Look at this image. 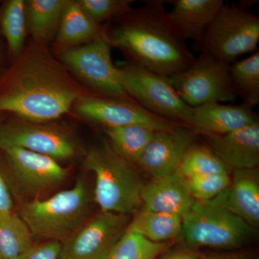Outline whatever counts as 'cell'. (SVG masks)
Listing matches in <instances>:
<instances>
[{
  "label": "cell",
  "instance_id": "6da1fadb",
  "mask_svg": "<svg viewBox=\"0 0 259 259\" xmlns=\"http://www.w3.org/2000/svg\"><path fill=\"white\" fill-rule=\"evenodd\" d=\"M46 46L32 40L0 84V112L36 122L56 120L84 96Z\"/></svg>",
  "mask_w": 259,
  "mask_h": 259
},
{
  "label": "cell",
  "instance_id": "7a4b0ae2",
  "mask_svg": "<svg viewBox=\"0 0 259 259\" xmlns=\"http://www.w3.org/2000/svg\"><path fill=\"white\" fill-rule=\"evenodd\" d=\"M164 1H147L118 18L122 21L110 34V45L127 54L134 64L163 76L187 69L195 57L171 28Z\"/></svg>",
  "mask_w": 259,
  "mask_h": 259
},
{
  "label": "cell",
  "instance_id": "3957f363",
  "mask_svg": "<svg viewBox=\"0 0 259 259\" xmlns=\"http://www.w3.org/2000/svg\"><path fill=\"white\" fill-rule=\"evenodd\" d=\"M83 166L96 177L95 199L101 211L129 215L141 208L144 183L133 164L117 155L108 141L89 150Z\"/></svg>",
  "mask_w": 259,
  "mask_h": 259
},
{
  "label": "cell",
  "instance_id": "277c9868",
  "mask_svg": "<svg viewBox=\"0 0 259 259\" xmlns=\"http://www.w3.org/2000/svg\"><path fill=\"white\" fill-rule=\"evenodd\" d=\"M90 199L86 183L78 180L69 190L58 192L49 198L26 202L18 214L33 238L63 243L85 223Z\"/></svg>",
  "mask_w": 259,
  "mask_h": 259
},
{
  "label": "cell",
  "instance_id": "5b68a950",
  "mask_svg": "<svg viewBox=\"0 0 259 259\" xmlns=\"http://www.w3.org/2000/svg\"><path fill=\"white\" fill-rule=\"evenodd\" d=\"M227 189L209 200L195 201L182 216V236L188 244L233 249L255 234V228L228 208Z\"/></svg>",
  "mask_w": 259,
  "mask_h": 259
},
{
  "label": "cell",
  "instance_id": "8992f818",
  "mask_svg": "<svg viewBox=\"0 0 259 259\" xmlns=\"http://www.w3.org/2000/svg\"><path fill=\"white\" fill-rule=\"evenodd\" d=\"M259 42V17L245 5L225 3L199 40L202 52L231 64L253 52Z\"/></svg>",
  "mask_w": 259,
  "mask_h": 259
},
{
  "label": "cell",
  "instance_id": "52a82bcc",
  "mask_svg": "<svg viewBox=\"0 0 259 259\" xmlns=\"http://www.w3.org/2000/svg\"><path fill=\"white\" fill-rule=\"evenodd\" d=\"M118 70L126 93L141 107L164 120L190 127L192 107L179 96L168 76L134 63Z\"/></svg>",
  "mask_w": 259,
  "mask_h": 259
},
{
  "label": "cell",
  "instance_id": "ba28073f",
  "mask_svg": "<svg viewBox=\"0 0 259 259\" xmlns=\"http://www.w3.org/2000/svg\"><path fill=\"white\" fill-rule=\"evenodd\" d=\"M230 67L231 64L202 52L187 69L168 78L179 96L191 107L233 102L236 94L230 77Z\"/></svg>",
  "mask_w": 259,
  "mask_h": 259
},
{
  "label": "cell",
  "instance_id": "9c48e42d",
  "mask_svg": "<svg viewBox=\"0 0 259 259\" xmlns=\"http://www.w3.org/2000/svg\"><path fill=\"white\" fill-rule=\"evenodd\" d=\"M111 47L105 32L95 41L59 53V59L96 95L131 98L112 61Z\"/></svg>",
  "mask_w": 259,
  "mask_h": 259
},
{
  "label": "cell",
  "instance_id": "30bf717a",
  "mask_svg": "<svg viewBox=\"0 0 259 259\" xmlns=\"http://www.w3.org/2000/svg\"><path fill=\"white\" fill-rule=\"evenodd\" d=\"M129 223L128 214L101 211L62 243L59 259H107Z\"/></svg>",
  "mask_w": 259,
  "mask_h": 259
},
{
  "label": "cell",
  "instance_id": "8fae6325",
  "mask_svg": "<svg viewBox=\"0 0 259 259\" xmlns=\"http://www.w3.org/2000/svg\"><path fill=\"white\" fill-rule=\"evenodd\" d=\"M20 148L58 160L69 159L76 144L67 133L48 122L17 118L0 126V148Z\"/></svg>",
  "mask_w": 259,
  "mask_h": 259
},
{
  "label": "cell",
  "instance_id": "7c38bea8",
  "mask_svg": "<svg viewBox=\"0 0 259 259\" xmlns=\"http://www.w3.org/2000/svg\"><path fill=\"white\" fill-rule=\"evenodd\" d=\"M74 105L80 115L105 128L141 125L161 131L184 125L153 115L131 98L86 95Z\"/></svg>",
  "mask_w": 259,
  "mask_h": 259
},
{
  "label": "cell",
  "instance_id": "4fadbf2b",
  "mask_svg": "<svg viewBox=\"0 0 259 259\" xmlns=\"http://www.w3.org/2000/svg\"><path fill=\"white\" fill-rule=\"evenodd\" d=\"M195 135L187 125L158 131L136 164L153 179L177 171L186 151L194 144Z\"/></svg>",
  "mask_w": 259,
  "mask_h": 259
},
{
  "label": "cell",
  "instance_id": "5bb4252c",
  "mask_svg": "<svg viewBox=\"0 0 259 259\" xmlns=\"http://www.w3.org/2000/svg\"><path fill=\"white\" fill-rule=\"evenodd\" d=\"M5 151L15 180L30 194L49 190L63 182L68 171L54 158L20 148Z\"/></svg>",
  "mask_w": 259,
  "mask_h": 259
},
{
  "label": "cell",
  "instance_id": "9a60e30c",
  "mask_svg": "<svg viewBox=\"0 0 259 259\" xmlns=\"http://www.w3.org/2000/svg\"><path fill=\"white\" fill-rule=\"evenodd\" d=\"M141 199L145 208L180 217L185 215L195 202L187 178L179 170L144 184Z\"/></svg>",
  "mask_w": 259,
  "mask_h": 259
},
{
  "label": "cell",
  "instance_id": "2e32d148",
  "mask_svg": "<svg viewBox=\"0 0 259 259\" xmlns=\"http://www.w3.org/2000/svg\"><path fill=\"white\" fill-rule=\"evenodd\" d=\"M258 122L251 108L212 102L192 107L190 127L206 136H223Z\"/></svg>",
  "mask_w": 259,
  "mask_h": 259
},
{
  "label": "cell",
  "instance_id": "e0dca14e",
  "mask_svg": "<svg viewBox=\"0 0 259 259\" xmlns=\"http://www.w3.org/2000/svg\"><path fill=\"white\" fill-rule=\"evenodd\" d=\"M207 137L211 149L228 168L253 169L258 166V122L223 136Z\"/></svg>",
  "mask_w": 259,
  "mask_h": 259
},
{
  "label": "cell",
  "instance_id": "ac0fdd59",
  "mask_svg": "<svg viewBox=\"0 0 259 259\" xmlns=\"http://www.w3.org/2000/svg\"><path fill=\"white\" fill-rule=\"evenodd\" d=\"M167 12L168 23L177 35L199 42L207 27L224 5L223 0H175Z\"/></svg>",
  "mask_w": 259,
  "mask_h": 259
},
{
  "label": "cell",
  "instance_id": "d6986e66",
  "mask_svg": "<svg viewBox=\"0 0 259 259\" xmlns=\"http://www.w3.org/2000/svg\"><path fill=\"white\" fill-rule=\"evenodd\" d=\"M227 205L250 226L259 223V178L256 168L234 170L227 189Z\"/></svg>",
  "mask_w": 259,
  "mask_h": 259
},
{
  "label": "cell",
  "instance_id": "ffe728a7",
  "mask_svg": "<svg viewBox=\"0 0 259 259\" xmlns=\"http://www.w3.org/2000/svg\"><path fill=\"white\" fill-rule=\"evenodd\" d=\"M105 35L100 25L94 23L80 8L77 1H69L55 37L58 52L81 47Z\"/></svg>",
  "mask_w": 259,
  "mask_h": 259
},
{
  "label": "cell",
  "instance_id": "44dd1931",
  "mask_svg": "<svg viewBox=\"0 0 259 259\" xmlns=\"http://www.w3.org/2000/svg\"><path fill=\"white\" fill-rule=\"evenodd\" d=\"M69 0H28V30L33 40L46 46L56 37Z\"/></svg>",
  "mask_w": 259,
  "mask_h": 259
},
{
  "label": "cell",
  "instance_id": "7402d4cb",
  "mask_svg": "<svg viewBox=\"0 0 259 259\" xmlns=\"http://www.w3.org/2000/svg\"><path fill=\"white\" fill-rule=\"evenodd\" d=\"M182 229L180 216L143 207L135 213L126 231L136 233L153 243H164L182 236Z\"/></svg>",
  "mask_w": 259,
  "mask_h": 259
},
{
  "label": "cell",
  "instance_id": "603a6c76",
  "mask_svg": "<svg viewBox=\"0 0 259 259\" xmlns=\"http://www.w3.org/2000/svg\"><path fill=\"white\" fill-rule=\"evenodd\" d=\"M108 142L117 155L131 164H136L158 131L141 125L107 127Z\"/></svg>",
  "mask_w": 259,
  "mask_h": 259
},
{
  "label": "cell",
  "instance_id": "cb8c5ba5",
  "mask_svg": "<svg viewBox=\"0 0 259 259\" xmlns=\"http://www.w3.org/2000/svg\"><path fill=\"white\" fill-rule=\"evenodd\" d=\"M33 238L18 214H0V259H18L33 246Z\"/></svg>",
  "mask_w": 259,
  "mask_h": 259
},
{
  "label": "cell",
  "instance_id": "d4e9b609",
  "mask_svg": "<svg viewBox=\"0 0 259 259\" xmlns=\"http://www.w3.org/2000/svg\"><path fill=\"white\" fill-rule=\"evenodd\" d=\"M0 27L10 56L15 60L25 49L28 32L25 0H10L6 3L2 10Z\"/></svg>",
  "mask_w": 259,
  "mask_h": 259
},
{
  "label": "cell",
  "instance_id": "484cf974",
  "mask_svg": "<svg viewBox=\"0 0 259 259\" xmlns=\"http://www.w3.org/2000/svg\"><path fill=\"white\" fill-rule=\"evenodd\" d=\"M230 77L236 95H239L244 105L255 106L259 102V51L230 67Z\"/></svg>",
  "mask_w": 259,
  "mask_h": 259
},
{
  "label": "cell",
  "instance_id": "4316f807",
  "mask_svg": "<svg viewBox=\"0 0 259 259\" xmlns=\"http://www.w3.org/2000/svg\"><path fill=\"white\" fill-rule=\"evenodd\" d=\"M228 169L211 148L194 144L186 151L178 168L186 178L209 174H228Z\"/></svg>",
  "mask_w": 259,
  "mask_h": 259
},
{
  "label": "cell",
  "instance_id": "83f0119b",
  "mask_svg": "<svg viewBox=\"0 0 259 259\" xmlns=\"http://www.w3.org/2000/svg\"><path fill=\"white\" fill-rule=\"evenodd\" d=\"M170 244V242L153 243L126 231L107 259H156L168 249Z\"/></svg>",
  "mask_w": 259,
  "mask_h": 259
},
{
  "label": "cell",
  "instance_id": "f1b7e54d",
  "mask_svg": "<svg viewBox=\"0 0 259 259\" xmlns=\"http://www.w3.org/2000/svg\"><path fill=\"white\" fill-rule=\"evenodd\" d=\"M187 185L195 201H206L214 198L231 185L228 174H209L195 175L187 178Z\"/></svg>",
  "mask_w": 259,
  "mask_h": 259
},
{
  "label": "cell",
  "instance_id": "f546056e",
  "mask_svg": "<svg viewBox=\"0 0 259 259\" xmlns=\"http://www.w3.org/2000/svg\"><path fill=\"white\" fill-rule=\"evenodd\" d=\"M78 4L92 20L100 25L105 20L117 18L131 9L133 0H78Z\"/></svg>",
  "mask_w": 259,
  "mask_h": 259
},
{
  "label": "cell",
  "instance_id": "4dcf8cb0",
  "mask_svg": "<svg viewBox=\"0 0 259 259\" xmlns=\"http://www.w3.org/2000/svg\"><path fill=\"white\" fill-rule=\"evenodd\" d=\"M62 243L49 241L38 245H33L18 259H59Z\"/></svg>",
  "mask_w": 259,
  "mask_h": 259
},
{
  "label": "cell",
  "instance_id": "1f68e13d",
  "mask_svg": "<svg viewBox=\"0 0 259 259\" xmlns=\"http://www.w3.org/2000/svg\"><path fill=\"white\" fill-rule=\"evenodd\" d=\"M13 205L8 186L0 174V214L13 212Z\"/></svg>",
  "mask_w": 259,
  "mask_h": 259
},
{
  "label": "cell",
  "instance_id": "d6a6232c",
  "mask_svg": "<svg viewBox=\"0 0 259 259\" xmlns=\"http://www.w3.org/2000/svg\"><path fill=\"white\" fill-rule=\"evenodd\" d=\"M159 259H199V256L188 250H178L168 252Z\"/></svg>",
  "mask_w": 259,
  "mask_h": 259
},
{
  "label": "cell",
  "instance_id": "836d02e7",
  "mask_svg": "<svg viewBox=\"0 0 259 259\" xmlns=\"http://www.w3.org/2000/svg\"><path fill=\"white\" fill-rule=\"evenodd\" d=\"M199 259H250L241 255H202Z\"/></svg>",
  "mask_w": 259,
  "mask_h": 259
}]
</instances>
